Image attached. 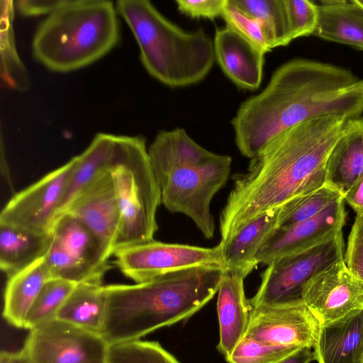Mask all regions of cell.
I'll list each match as a JSON object with an SVG mask.
<instances>
[{
    "label": "cell",
    "mask_w": 363,
    "mask_h": 363,
    "mask_svg": "<svg viewBox=\"0 0 363 363\" xmlns=\"http://www.w3.org/2000/svg\"><path fill=\"white\" fill-rule=\"evenodd\" d=\"M349 119L326 114L300 123L272 138L245 173L234 175L220 215L221 245L267 211L325 185L327 160Z\"/></svg>",
    "instance_id": "obj_1"
},
{
    "label": "cell",
    "mask_w": 363,
    "mask_h": 363,
    "mask_svg": "<svg viewBox=\"0 0 363 363\" xmlns=\"http://www.w3.org/2000/svg\"><path fill=\"white\" fill-rule=\"evenodd\" d=\"M363 113V79L330 63L294 58L280 65L262 91L244 101L231 120L240 152L252 159L272 138L326 114Z\"/></svg>",
    "instance_id": "obj_2"
},
{
    "label": "cell",
    "mask_w": 363,
    "mask_h": 363,
    "mask_svg": "<svg viewBox=\"0 0 363 363\" xmlns=\"http://www.w3.org/2000/svg\"><path fill=\"white\" fill-rule=\"evenodd\" d=\"M224 272L223 267L201 266L142 283L104 286L103 337L109 345L137 340L190 318L218 293Z\"/></svg>",
    "instance_id": "obj_3"
},
{
    "label": "cell",
    "mask_w": 363,
    "mask_h": 363,
    "mask_svg": "<svg viewBox=\"0 0 363 363\" xmlns=\"http://www.w3.org/2000/svg\"><path fill=\"white\" fill-rule=\"evenodd\" d=\"M147 151L162 204L191 218L204 238H213L211 203L228 179L232 157L204 148L182 128L160 131Z\"/></svg>",
    "instance_id": "obj_4"
},
{
    "label": "cell",
    "mask_w": 363,
    "mask_h": 363,
    "mask_svg": "<svg viewBox=\"0 0 363 363\" xmlns=\"http://www.w3.org/2000/svg\"><path fill=\"white\" fill-rule=\"evenodd\" d=\"M116 8L133 33L147 73L171 88L203 81L216 60L213 40L199 28L186 30L148 0H119Z\"/></svg>",
    "instance_id": "obj_5"
},
{
    "label": "cell",
    "mask_w": 363,
    "mask_h": 363,
    "mask_svg": "<svg viewBox=\"0 0 363 363\" xmlns=\"http://www.w3.org/2000/svg\"><path fill=\"white\" fill-rule=\"evenodd\" d=\"M118 12L106 0H67L37 27L32 40L35 59L55 72L86 67L118 43Z\"/></svg>",
    "instance_id": "obj_6"
},
{
    "label": "cell",
    "mask_w": 363,
    "mask_h": 363,
    "mask_svg": "<svg viewBox=\"0 0 363 363\" xmlns=\"http://www.w3.org/2000/svg\"><path fill=\"white\" fill-rule=\"evenodd\" d=\"M109 172L121 212L116 250L153 240L161 191L145 138L119 135Z\"/></svg>",
    "instance_id": "obj_7"
},
{
    "label": "cell",
    "mask_w": 363,
    "mask_h": 363,
    "mask_svg": "<svg viewBox=\"0 0 363 363\" xmlns=\"http://www.w3.org/2000/svg\"><path fill=\"white\" fill-rule=\"evenodd\" d=\"M342 230L306 249L278 259L261 275L251 307L276 305L302 299L304 285L317 273L343 257Z\"/></svg>",
    "instance_id": "obj_8"
},
{
    "label": "cell",
    "mask_w": 363,
    "mask_h": 363,
    "mask_svg": "<svg viewBox=\"0 0 363 363\" xmlns=\"http://www.w3.org/2000/svg\"><path fill=\"white\" fill-rule=\"evenodd\" d=\"M113 255L119 270L135 283L201 266L224 267L223 246L211 247L157 240L121 247Z\"/></svg>",
    "instance_id": "obj_9"
},
{
    "label": "cell",
    "mask_w": 363,
    "mask_h": 363,
    "mask_svg": "<svg viewBox=\"0 0 363 363\" xmlns=\"http://www.w3.org/2000/svg\"><path fill=\"white\" fill-rule=\"evenodd\" d=\"M102 335L54 319L29 330L23 352L29 363H108Z\"/></svg>",
    "instance_id": "obj_10"
},
{
    "label": "cell",
    "mask_w": 363,
    "mask_h": 363,
    "mask_svg": "<svg viewBox=\"0 0 363 363\" xmlns=\"http://www.w3.org/2000/svg\"><path fill=\"white\" fill-rule=\"evenodd\" d=\"M76 157L15 194L0 214V224L50 234L57 218Z\"/></svg>",
    "instance_id": "obj_11"
},
{
    "label": "cell",
    "mask_w": 363,
    "mask_h": 363,
    "mask_svg": "<svg viewBox=\"0 0 363 363\" xmlns=\"http://www.w3.org/2000/svg\"><path fill=\"white\" fill-rule=\"evenodd\" d=\"M321 325L302 299L251 307L245 336L299 351L314 349Z\"/></svg>",
    "instance_id": "obj_12"
},
{
    "label": "cell",
    "mask_w": 363,
    "mask_h": 363,
    "mask_svg": "<svg viewBox=\"0 0 363 363\" xmlns=\"http://www.w3.org/2000/svg\"><path fill=\"white\" fill-rule=\"evenodd\" d=\"M301 298L323 326L363 311V279L342 257L304 285Z\"/></svg>",
    "instance_id": "obj_13"
},
{
    "label": "cell",
    "mask_w": 363,
    "mask_h": 363,
    "mask_svg": "<svg viewBox=\"0 0 363 363\" xmlns=\"http://www.w3.org/2000/svg\"><path fill=\"white\" fill-rule=\"evenodd\" d=\"M65 212L79 219L92 231L107 259L113 255L121 227V212L109 169L90 183Z\"/></svg>",
    "instance_id": "obj_14"
},
{
    "label": "cell",
    "mask_w": 363,
    "mask_h": 363,
    "mask_svg": "<svg viewBox=\"0 0 363 363\" xmlns=\"http://www.w3.org/2000/svg\"><path fill=\"white\" fill-rule=\"evenodd\" d=\"M344 199L316 216L287 227L277 228L258 252L257 264L268 265L283 257L306 249L342 230L345 223Z\"/></svg>",
    "instance_id": "obj_15"
},
{
    "label": "cell",
    "mask_w": 363,
    "mask_h": 363,
    "mask_svg": "<svg viewBox=\"0 0 363 363\" xmlns=\"http://www.w3.org/2000/svg\"><path fill=\"white\" fill-rule=\"evenodd\" d=\"M213 45L216 60L232 82L246 90L260 86L264 52L226 26L216 30Z\"/></svg>",
    "instance_id": "obj_16"
},
{
    "label": "cell",
    "mask_w": 363,
    "mask_h": 363,
    "mask_svg": "<svg viewBox=\"0 0 363 363\" xmlns=\"http://www.w3.org/2000/svg\"><path fill=\"white\" fill-rule=\"evenodd\" d=\"M244 279L240 273L225 269L218 291L217 348L225 359L245 337L249 325L251 306L245 296Z\"/></svg>",
    "instance_id": "obj_17"
},
{
    "label": "cell",
    "mask_w": 363,
    "mask_h": 363,
    "mask_svg": "<svg viewBox=\"0 0 363 363\" xmlns=\"http://www.w3.org/2000/svg\"><path fill=\"white\" fill-rule=\"evenodd\" d=\"M282 206L252 220L223 246L224 269L245 278L258 265L256 256L273 233L281 226Z\"/></svg>",
    "instance_id": "obj_18"
},
{
    "label": "cell",
    "mask_w": 363,
    "mask_h": 363,
    "mask_svg": "<svg viewBox=\"0 0 363 363\" xmlns=\"http://www.w3.org/2000/svg\"><path fill=\"white\" fill-rule=\"evenodd\" d=\"M363 175V116L349 119L325 165V184L343 196Z\"/></svg>",
    "instance_id": "obj_19"
},
{
    "label": "cell",
    "mask_w": 363,
    "mask_h": 363,
    "mask_svg": "<svg viewBox=\"0 0 363 363\" xmlns=\"http://www.w3.org/2000/svg\"><path fill=\"white\" fill-rule=\"evenodd\" d=\"M313 352L318 363H362L363 311L321 326Z\"/></svg>",
    "instance_id": "obj_20"
},
{
    "label": "cell",
    "mask_w": 363,
    "mask_h": 363,
    "mask_svg": "<svg viewBox=\"0 0 363 363\" xmlns=\"http://www.w3.org/2000/svg\"><path fill=\"white\" fill-rule=\"evenodd\" d=\"M313 35L363 50V8L356 0L322 1Z\"/></svg>",
    "instance_id": "obj_21"
},
{
    "label": "cell",
    "mask_w": 363,
    "mask_h": 363,
    "mask_svg": "<svg viewBox=\"0 0 363 363\" xmlns=\"http://www.w3.org/2000/svg\"><path fill=\"white\" fill-rule=\"evenodd\" d=\"M118 137L113 134L99 133L87 147L80 155L75 156L76 165L68 182L57 218L67 211L73 200L99 174L109 169Z\"/></svg>",
    "instance_id": "obj_22"
},
{
    "label": "cell",
    "mask_w": 363,
    "mask_h": 363,
    "mask_svg": "<svg viewBox=\"0 0 363 363\" xmlns=\"http://www.w3.org/2000/svg\"><path fill=\"white\" fill-rule=\"evenodd\" d=\"M52 279L44 258L8 279L3 316L11 325L24 328L28 313L44 284Z\"/></svg>",
    "instance_id": "obj_23"
},
{
    "label": "cell",
    "mask_w": 363,
    "mask_h": 363,
    "mask_svg": "<svg viewBox=\"0 0 363 363\" xmlns=\"http://www.w3.org/2000/svg\"><path fill=\"white\" fill-rule=\"evenodd\" d=\"M52 233L38 234L0 224V267L7 278L45 257Z\"/></svg>",
    "instance_id": "obj_24"
},
{
    "label": "cell",
    "mask_w": 363,
    "mask_h": 363,
    "mask_svg": "<svg viewBox=\"0 0 363 363\" xmlns=\"http://www.w3.org/2000/svg\"><path fill=\"white\" fill-rule=\"evenodd\" d=\"M106 311L104 286L84 282L76 285L57 318L88 331L102 335Z\"/></svg>",
    "instance_id": "obj_25"
},
{
    "label": "cell",
    "mask_w": 363,
    "mask_h": 363,
    "mask_svg": "<svg viewBox=\"0 0 363 363\" xmlns=\"http://www.w3.org/2000/svg\"><path fill=\"white\" fill-rule=\"evenodd\" d=\"M51 233L60 247L86 264L106 272L110 269L96 235L73 215L65 212L58 216Z\"/></svg>",
    "instance_id": "obj_26"
},
{
    "label": "cell",
    "mask_w": 363,
    "mask_h": 363,
    "mask_svg": "<svg viewBox=\"0 0 363 363\" xmlns=\"http://www.w3.org/2000/svg\"><path fill=\"white\" fill-rule=\"evenodd\" d=\"M0 79L5 88L26 91L30 86L28 72L20 58L13 29L15 1H0Z\"/></svg>",
    "instance_id": "obj_27"
},
{
    "label": "cell",
    "mask_w": 363,
    "mask_h": 363,
    "mask_svg": "<svg viewBox=\"0 0 363 363\" xmlns=\"http://www.w3.org/2000/svg\"><path fill=\"white\" fill-rule=\"evenodd\" d=\"M247 15L264 24L272 49L286 46L291 39L283 0H230Z\"/></svg>",
    "instance_id": "obj_28"
},
{
    "label": "cell",
    "mask_w": 363,
    "mask_h": 363,
    "mask_svg": "<svg viewBox=\"0 0 363 363\" xmlns=\"http://www.w3.org/2000/svg\"><path fill=\"white\" fill-rule=\"evenodd\" d=\"M52 279H60L74 284L95 282L102 284L106 272L92 267L60 247L52 238V245L44 257Z\"/></svg>",
    "instance_id": "obj_29"
},
{
    "label": "cell",
    "mask_w": 363,
    "mask_h": 363,
    "mask_svg": "<svg viewBox=\"0 0 363 363\" xmlns=\"http://www.w3.org/2000/svg\"><path fill=\"white\" fill-rule=\"evenodd\" d=\"M77 284L60 279H49L33 303L24 328L30 330L56 319L60 308Z\"/></svg>",
    "instance_id": "obj_30"
},
{
    "label": "cell",
    "mask_w": 363,
    "mask_h": 363,
    "mask_svg": "<svg viewBox=\"0 0 363 363\" xmlns=\"http://www.w3.org/2000/svg\"><path fill=\"white\" fill-rule=\"evenodd\" d=\"M342 199L341 194L325 184L297 196L282 206L283 220L280 227L290 226L313 217Z\"/></svg>",
    "instance_id": "obj_31"
},
{
    "label": "cell",
    "mask_w": 363,
    "mask_h": 363,
    "mask_svg": "<svg viewBox=\"0 0 363 363\" xmlns=\"http://www.w3.org/2000/svg\"><path fill=\"white\" fill-rule=\"evenodd\" d=\"M108 363H180L160 343L140 340L109 345Z\"/></svg>",
    "instance_id": "obj_32"
},
{
    "label": "cell",
    "mask_w": 363,
    "mask_h": 363,
    "mask_svg": "<svg viewBox=\"0 0 363 363\" xmlns=\"http://www.w3.org/2000/svg\"><path fill=\"white\" fill-rule=\"evenodd\" d=\"M222 18L227 27L235 30L264 54L272 50L264 23L244 13L230 0H227Z\"/></svg>",
    "instance_id": "obj_33"
},
{
    "label": "cell",
    "mask_w": 363,
    "mask_h": 363,
    "mask_svg": "<svg viewBox=\"0 0 363 363\" xmlns=\"http://www.w3.org/2000/svg\"><path fill=\"white\" fill-rule=\"evenodd\" d=\"M296 352L291 348L267 344L245 336L226 360L228 363H274Z\"/></svg>",
    "instance_id": "obj_34"
},
{
    "label": "cell",
    "mask_w": 363,
    "mask_h": 363,
    "mask_svg": "<svg viewBox=\"0 0 363 363\" xmlns=\"http://www.w3.org/2000/svg\"><path fill=\"white\" fill-rule=\"evenodd\" d=\"M291 40L315 32L318 20V4L309 0H283Z\"/></svg>",
    "instance_id": "obj_35"
},
{
    "label": "cell",
    "mask_w": 363,
    "mask_h": 363,
    "mask_svg": "<svg viewBox=\"0 0 363 363\" xmlns=\"http://www.w3.org/2000/svg\"><path fill=\"white\" fill-rule=\"evenodd\" d=\"M343 259L349 270L363 279V215L356 216Z\"/></svg>",
    "instance_id": "obj_36"
},
{
    "label": "cell",
    "mask_w": 363,
    "mask_h": 363,
    "mask_svg": "<svg viewBox=\"0 0 363 363\" xmlns=\"http://www.w3.org/2000/svg\"><path fill=\"white\" fill-rule=\"evenodd\" d=\"M227 0H177L178 11L191 18L214 20L222 17Z\"/></svg>",
    "instance_id": "obj_37"
},
{
    "label": "cell",
    "mask_w": 363,
    "mask_h": 363,
    "mask_svg": "<svg viewBox=\"0 0 363 363\" xmlns=\"http://www.w3.org/2000/svg\"><path fill=\"white\" fill-rule=\"evenodd\" d=\"M67 0H20L15 9L22 16L50 15L66 3Z\"/></svg>",
    "instance_id": "obj_38"
},
{
    "label": "cell",
    "mask_w": 363,
    "mask_h": 363,
    "mask_svg": "<svg viewBox=\"0 0 363 363\" xmlns=\"http://www.w3.org/2000/svg\"><path fill=\"white\" fill-rule=\"evenodd\" d=\"M343 199L357 215H363V175L346 192Z\"/></svg>",
    "instance_id": "obj_39"
},
{
    "label": "cell",
    "mask_w": 363,
    "mask_h": 363,
    "mask_svg": "<svg viewBox=\"0 0 363 363\" xmlns=\"http://www.w3.org/2000/svg\"><path fill=\"white\" fill-rule=\"evenodd\" d=\"M315 354L310 349H303L274 363H311L315 360Z\"/></svg>",
    "instance_id": "obj_40"
},
{
    "label": "cell",
    "mask_w": 363,
    "mask_h": 363,
    "mask_svg": "<svg viewBox=\"0 0 363 363\" xmlns=\"http://www.w3.org/2000/svg\"><path fill=\"white\" fill-rule=\"evenodd\" d=\"M0 363H29V362L21 350L19 352L2 351L0 354Z\"/></svg>",
    "instance_id": "obj_41"
},
{
    "label": "cell",
    "mask_w": 363,
    "mask_h": 363,
    "mask_svg": "<svg viewBox=\"0 0 363 363\" xmlns=\"http://www.w3.org/2000/svg\"><path fill=\"white\" fill-rule=\"evenodd\" d=\"M357 3L363 8V0H356Z\"/></svg>",
    "instance_id": "obj_42"
},
{
    "label": "cell",
    "mask_w": 363,
    "mask_h": 363,
    "mask_svg": "<svg viewBox=\"0 0 363 363\" xmlns=\"http://www.w3.org/2000/svg\"><path fill=\"white\" fill-rule=\"evenodd\" d=\"M362 363H363V362H362Z\"/></svg>",
    "instance_id": "obj_43"
}]
</instances>
